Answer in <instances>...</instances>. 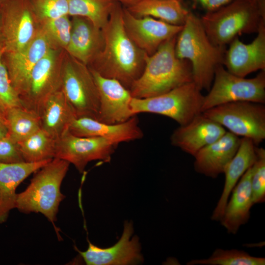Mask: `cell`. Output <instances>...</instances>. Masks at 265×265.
Returning <instances> with one entry per match:
<instances>
[{"label":"cell","mask_w":265,"mask_h":265,"mask_svg":"<svg viewBox=\"0 0 265 265\" xmlns=\"http://www.w3.org/2000/svg\"><path fill=\"white\" fill-rule=\"evenodd\" d=\"M123 6L116 2L108 20L102 28V49L87 65L101 76L119 81L130 89L140 76L147 53L138 48L127 34L123 24Z\"/></svg>","instance_id":"obj_1"},{"label":"cell","mask_w":265,"mask_h":265,"mask_svg":"<svg viewBox=\"0 0 265 265\" xmlns=\"http://www.w3.org/2000/svg\"><path fill=\"white\" fill-rule=\"evenodd\" d=\"M177 36L163 43L153 54L146 55L143 71L129 89L133 98L157 96L193 81L190 62L176 56Z\"/></svg>","instance_id":"obj_2"},{"label":"cell","mask_w":265,"mask_h":265,"mask_svg":"<svg viewBox=\"0 0 265 265\" xmlns=\"http://www.w3.org/2000/svg\"><path fill=\"white\" fill-rule=\"evenodd\" d=\"M175 50L179 58L190 62L193 81L201 91H209L216 68L223 64L226 47L214 44L200 18L190 11L177 36Z\"/></svg>","instance_id":"obj_3"},{"label":"cell","mask_w":265,"mask_h":265,"mask_svg":"<svg viewBox=\"0 0 265 265\" xmlns=\"http://www.w3.org/2000/svg\"><path fill=\"white\" fill-rule=\"evenodd\" d=\"M70 164L53 158L39 169L26 188L17 193L15 208L25 213H41L54 223L60 203L65 197L60 187Z\"/></svg>","instance_id":"obj_4"},{"label":"cell","mask_w":265,"mask_h":265,"mask_svg":"<svg viewBox=\"0 0 265 265\" xmlns=\"http://www.w3.org/2000/svg\"><path fill=\"white\" fill-rule=\"evenodd\" d=\"M200 18L211 41L221 47H226L239 35L257 33L265 23V14L255 0H232Z\"/></svg>","instance_id":"obj_5"},{"label":"cell","mask_w":265,"mask_h":265,"mask_svg":"<svg viewBox=\"0 0 265 265\" xmlns=\"http://www.w3.org/2000/svg\"><path fill=\"white\" fill-rule=\"evenodd\" d=\"M204 97L201 90L191 81L167 92L146 98H132V114L151 113L169 117L185 125L202 112Z\"/></svg>","instance_id":"obj_6"},{"label":"cell","mask_w":265,"mask_h":265,"mask_svg":"<svg viewBox=\"0 0 265 265\" xmlns=\"http://www.w3.org/2000/svg\"><path fill=\"white\" fill-rule=\"evenodd\" d=\"M61 89L77 118L98 119L100 98L91 71L87 65L66 52L62 66Z\"/></svg>","instance_id":"obj_7"},{"label":"cell","mask_w":265,"mask_h":265,"mask_svg":"<svg viewBox=\"0 0 265 265\" xmlns=\"http://www.w3.org/2000/svg\"><path fill=\"white\" fill-rule=\"evenodd\" d=\"M209 92L204 96L202 112L228 103L247 101L265 103V70L255 77L247 79L229 72L223 65L215 69Z\"/></svg>","instance_id":"obj_8"},{"label":"cell","mask_w":265,"mask_h":265,"mask_svg":"<svg viewBox=\"0 0 265 265\" xmlns=\"http://www.w3.org/2000/svg\"><path fill=\"white\" fill-rule=\"evenodd\" d=\"M202 113L229 132L251 139L258 145L265 139L264 104L239 101L222 104Z\"/></svg>","instance_id":"obj_9"},{"label":"cell","mask_w":265,"mask_h":265,"mask_svg":"<svg viewBox=\"0 0 265 265\" xmlns=\"http://www.w3.org/2000/svg\"><path fill=\"white\" fill-rule=\"evenodd\" d=\"M66 51L51 48L33 68L26 90L20 98L22 106L40 116L47 100L61 88Z\"/></svg>","instance_id":"obj_10"},{"label":"cell","mask_w":265,"mask_h":265,"mask_svg":"<svg viewBox=\"0 0 265 265\" xmlns=\"http://www.w3.org/2000/svg\"><path fill=\"white\" fill-rule=\"evenodd\" d=\"M3 53L21 50L34 38L40 23L27 0H0Z\"/></svg>","instance_id":"obj_11"},{"label":"cell","mask_w":265,"mask_h":265,"mask_svg":"<svg viewBox=\"0 0 265 265\" xmlns=\"http://www.w3.org/2000/svg\"><path fill=\"white\" fill-rule=\"evenodd\" d=\"M117 145L105 138L79 136L67 130L56 140L54 158L73 164L81 173L90 161L109 162Z\"/></svg>","instance_id":"obj_12"},{"label":"cell","mask_w":265,"mask_h":265,"mask_svg":"<svg viewBox=\"0 0 265 265\" xmlns=\"http://www.w3.org/2000/svg\"><path fill=\"white\" fill-rule=\"evenodd\" d=\"M123 19L129 37L149 55L155 53L165 41L177 36L183 26L171 24L151 17H136L124 7Z\"/></svg>","instance_id":"obj_13"},{"label":"cell","mask_w":265,"mask_h":265,"mask_svg":"<svg viewBox=\"0 0 265 265\" xmlns=\"http://www.w3.org/2000/svg\"><path fill=\"white\" fill-rule=\"evenodd\" d=\"M132 222L126 221L121 237L114 245L100 248L87 240L88 248L81 251L76 248L88 265H136L143 262L141 246L137 236H134Z\"/></svg>","instance_id":"obj_14"},{"label":"cell","mask_w":265,"mask_h":265,"mask_svg":"<svg viewBox=\"0 0 265 265\" xmlns=\"http://www.w3.org/2000/svg\"><path fill=\"white\" fill-rule=\"evenodd\" d=\"M52 48L40 26L32 40L18 52L3 54L2 58L12 85L20 98L25 93L31 72L37 62Z\"/></svg>","instance_id":"obj_15"},{"label":"cell","mask_w":265,"mask_h":265,"mask_svg":"<svg viewBox=\"0 0 265 265\" xmlns=\"http://www.w3.org/2000/svg\"><path fill=\"white\" fill-rule=\"evenodd\" d=\"M90 71L100 98L97 120L113 124L125 122L134 116L130 106L132 97L129 89L116 80L104 77Z\"/></svg>","instance_id":"obj_16"},{"label":"cell","mask_w":265,"mask_h":265,"mask_svg":"<svg viewBox=\"0 0 265 265\" xmlns=\"http://www.w3.org/2000/svg\"><path fill=\"white\" fill-rule=\"evenodd\" d=\"M252 42L245 44L238 37L226 50L223 65L230 73L241 77L265 70V23H263Z\"/></svg>","instance_id":"obj_17"},{"label":"cell","mask_w":265,"mask_h":265,"mask_svg":"<svg viewBox=\"0 0 265 265\" xmlns=\"http://www.w3.org/2000/svg\"><path fill=\"white\" fill-rule=\"evenodd\" d=\"M226 132L221 125L202 112L187 124L176 129L171 144L193 157L201 149L220 138Z\"/></svg>","instance_id":"obj_18"},{"label":"cell","mask_w":265,"mask_h":265,"mask_svg":"<svg viewBox=\"0 0 265 265\" xmlns=\"http://www.w3.org/2000/svg\"><path fill=\"white\" fill-rule=\"evenodd\" d=\"M74 135L82 137H101L117 144L140 139L143 132L135 115L128 120L117 124H106L96 119L81 117L76 118L68 128Z\"/></svg>","instance_id":"obj_19"},{"label":"cell","mask_w":265,"mask_h":265,"mask_svg":"<svg viewBox=\"0 0 265 265\" xmlns=\"http://www.w3.org/2000/svg\"><path fill=\"white\" fill-rule=\"evenodd\" d=\"M240 142L238 136L226 132L218 140L204 147L194 155L195 171L216 178L223 173L226 166L236 153Z\"/></svg>","instance_id":"obj_20"},{"label":"cell","mask_w":265,"mask_h":265,"mask_svg":"<svg viewBox=\"0 0 265 265\" xmlns=\"http://www.w3.org/2000/svg\"><path fill=\"white\" fill-rule=\"evenodd\" d=\"M71 22V37L65 51L88 65L103 47L102 29L84 17H72Z\"/></svg>","instance_id":"obj_21"},{"label":"cell","mask_w":265,"mask_h":265,"mask_svg":"<svg viewBox=\"0 0 265 265\" xmlns=\"http://www.w3.org/2000/svg\"><path fill=\"white\" fill-rule=\"evenodd\" d=\"M52 159L34 162L0 163V224L6 221L11 210L15 208L17 187Z\"/></svg>","instance_id":"obj_22"},{"label":"cell","mask_w":265,"mask_h":265,"mask_svg":"<svg viewBox=\"0 0 265 265\" xmlns=\"http://www.w3.org/2000/svg\"><path fill=\"white\" fill-rule=\"evenodd\" d=\"M252 166L242 176L232 190L220 221L229 234H236L250 217L254 205L251 179Z\"/></svg>","instance_id":"obj_23"},{"label":"cell","mask_w":265,"mask_h":265,"mask_svg":"<svg viewBox=\"0 0 265 265\" xmlns=\"http://www.w3.org/2000/svg\"><path fill=\"white\" fill-rule=\"evenodd\" d=\"M255 145L247 137L240 138V142L235 156L226 166L223 173L225 179L221 196L214 208L211 219L220 221L223 214L230 194L239 180L253 165L256 159Z\"/></svg>","instance_id":"obj_24"},{"label":"cell","mask_w":265,"mask_h":265,"mask_svg":"<svg viewBox=\"0 0 265 265\" xmlns=\"http://www.w3.org/2000/svg\"><path fill=\"white\" fill-rule=\"evenodd\" d=\"M41 129L56 140L77 118L61 88L45 103L40 114Z\"/></svg>","instance_id":"obj_25"},{"label":"cell","mask_w":265,"mask_h":265,"mask_svg":"<svg viewBox=\"0 0 265 265\" xmlns=\"http://www.w3.org/2000/svg\"><path fill=\"white\" fill-rule=\"evenodd\" d=\"M126 8L136 17H151L178 26L184 25L189 13L180 0H141Z\"/></svg>","instance_id":"obj_26"},{"label":"cell","mask_w":265,"mask_h":265,"mask_svg":"<svg viewBox=\"0 0 265 265\" xmlns=\"http://www.w3.org/2000/svg\"><path fill=\"white\" fill-rule=\"evenodd\" d=\"M8 135L19 142L41 129L40 116L23 106H14L5 111Z\"/></svg>","instance_id":"obj_27"},{"label":"cell","mask_w":265,"mask_h":265,"mask_svg":"<svg viewBox=\"0 0 265 265\" xmlns=\"http://www.w3.org/2000/svg\"><path fill=\"white\" fill-rule=\"evenodd\" d=\"M56 140L40 129L18 142L25 161L34 162L54 158Z\"/></svg>","instance_id":"obj_28"},{"label":"cell","mask_w":265,"mask_h":265,"mask_svg":"<svg viewBox=\"0 0 265 265\" xmlns=\"http://www.w3.org/2000/svg\"><path fill=\"white\" fill-rule=\"evenodd\" d=\"M115 3L113 0H69L68 15L85 18L102 29Z\"/></svg>","instance_id":"obj_29"},{"label":"cell","mask_w":265,"mask_h":265,"mask_svg":"<svg viewBox=\"0 0 265 265\" xmlns=\"http://www.w3.org/2000/svg\"><path fill=\"white\" fill-rule=\"evenodd\" d=\"M187 265H265V258L250 255L243 250L217 248L207 259H194Z\"/></svg>","instance_id":"obj_30"},{"label":"cell","mask_w":265,"mask_h":265,"mask_svg":"<svg viewBox=\"0 0 265 265\" xmlns=\"http://www.w3.org/2000/svg\"><path fill=\"white\" fill-rule=\"evenodd\" d=\"M52 48L65 51L71 37L72 22L68 15L50 19L40 23Z\"/></svg>","instance_id":"obj_31"},{"label":"cell","mask_w":265,"mask_h":265,"mask_svg":"<svg viewBox=\"0 0 265 265\" xmlns=\"http://www.w3.org/2000/svg\"><path fill=\"white\" fill-rule=\"evenodd\" d=\"M27 0L39 23L68 15L69 0Z\"/></svg>","instance_id":"obj_32"},{"label":"cell","mask_w":265,"mask_h":265,"mask_svg":"<svg viewBox=\"0 0 265 265\" xmlns=\"http://www.w3.org/2000/svg\"><path fill=\"white\" fill-rule=\"evenodd\" d=\"M256 159L252 165L251 185L253 204L265 200V150L255 148Z\"/></svg>","instance_id":"obj_33"},{"label":"cell","mask_w":265,"mask_h":265,"mask_svg":"<svg viewBox=\"0 0 265 265\" xmlns=\"http://www.w3.org/2000/svg\"><path fill=\"white\" fill-rule=\"evenodd\" d=\"M2 46H0V104L6 110L14 106H22L19 96L11 82L7 68L3 62Z\"/></svg>","instance_id":"obj_34"},{"label":"cell","mask_w":265,"mask_h":265,"mask_svg":"<svg viewBox=\"0 0 265 265\" xmlns=\"http://www.w3.org/2000/svg\"><path fill=\"white\" fill-rule=\"evenodd\" d=\"M25 161L18 143L8 135L0 139V163H12Z\"/></svg>","instance_id":"obj_35"},{"label":"cell","mask_w":265,"mask_h":265,"mask_svg":"<svg viewBox=\"0 0 265 265\" xmlns=\"http://www.w3.org/2000/svg\"><path fill=\"white\" fill-rule=\"evenodd\" d=\"M206 12L215 10L232 0H193Z\"/></svg>","instance_id":"obj_36"},{"label":"cell","mask_w":265,"mask_h":265,"mask_svg":"<svg viewBox=\"0 0 265 265\" xmlns=\"http://www.w3.org/2000/svg\"><path fill=\"white\" fill-rule=\"evenodd\" d=\"M114 1L119 3L123 7L128 8L132 6L141 0H113Z\"/></svg>","instance_id":"obj_37"},{"label":"cell","mask_w":265,"mask_h":265,"mask_svg":"<svg viewBox=\"0 0 265 265\" xmlns=\"http://www.w3.org/2000/svg\"><path fill=\"white\" fill-rule=\"evenodd\" d=\"M8 135V129L6 125L0 121V139Z\"/></svg>","instance_id":"obj_38"},{"label":"cell","mask_w":265,"mask_h":265,"mask_svg":"<svg viewBox=\"0 0 265 265\" xmlns=\"http://www.w3.org/2000/svg\"><path fill=\"white\" fill-rule=\"evenodd\" d=\"M0 121L6 125L5 110L0 104Z\"/></svg>","instance_id":"obj_39"},{"label":"cell","mask_w":265,"mask_h":265,"mask_svg":"<svg viewBox=\"0 0 265 265\" xmlns=\"http://www.w3.org/2000/svg\"><path fill=\"white\" fill-rule=\"evenodd\" d=\"M2 30H1V13L0 9V46H2Z\"/></svg>","instance_id":"obj_40"}]
</instances>
